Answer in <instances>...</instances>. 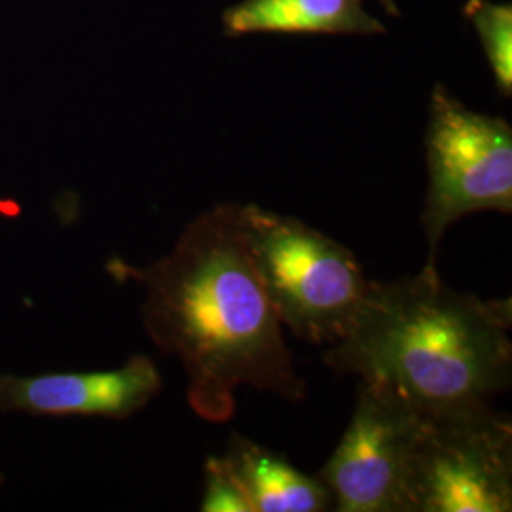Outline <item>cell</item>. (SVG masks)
Segmentation results:
<instances>
[{
  "mask_svg": "<svg viewBox=\"0 0 512 512\" xmlns=\"http://www.w3.org/2000/svg\"><path fill=\"white\" fill-rule=\"evenodd\" d=\"M162 389V376L145 355L103 372L0 374V410L42 418L124 420Z\"/></svg>",
  "mask_w": 512,
  "mask_h": 512,
  "instance_id": "obj_7",
  "label": "cell"
},
{
  "mask_svg": "<svg viewBox=\"0 0 512 512\" xmlns=\"http://www.w3.org/2000/svg\"><path fill=\"white\" fill-rule=\"evenodd\" d=\"M511 300L444 285L433 264L370 281L346 334L323 355L338 374L391 387L425 414L490 403L511 384Z\"/></svg>",
  "mask_w": 512,
  "mask_h": 512,
  "instance_id": "obj_2",
  "label": "cell"
},
{
  "mask_svg": "<svg viewBox=\"0 0 512 512\" xmlns=\"http://www.w3.org/2000/svg\"><path fill=\"white\" fill-rule=\"evenodd\" d=\"M380 4L384 6L385 10H387V14L389 16H393V18H397V16H401V10H399V6L395 4V0H380Z\"/></svg>",
  "mask_w": 512,
  "mask_h": 512,
  "instance_id": "obj_12",
  "label": "cell"
},
{
  "mask_svg": "<svg viewBox=\"0 0 512 512\" xmlns=\"http://www.w3.org/2000/svg\"><path fill=\"white\" fill-rule=\"evenodd\" d=\"M239 228L281 325L311 344H336L370 281L342 243L302 220L238 205Z\"/></svg>",
  "mask_w": 512,
  "mask_h": 512,
  "instance_id": "obj_3",
  "label": "cell"
},
{
  "mask_svg": "<svg viewBox=\"0 0 512 512\" xmlns=\"http://www.w3.org/2000/svg\"><path fill=\"white\" fill-rule=\"evenodd\" d=\"M0 484H2V473H0Z\"/></svg>",
  "mask_w": 512,
  "mask_h": 512,
  "instance_id": "obj_13",
  "label": "cell"
},
{
  "mask_svg": "<svg viewBox=\"0 0 512 512\" xmlns=\"http://www.w3.org/2000/svg\"><path fill=\"white\" fill-rule=\"evenodd\" d=\"M203 512H247L238 484L226 469L222 458H209L205 463Z\"/></svg>",
  "mask_w": 512,
  "mask_h": 512,
  "instance_id": "obj_11",
  "label": "cell"
},
{
  "mask_svg": "<svg viewBox=\"0 0 512 512\" xmlns=\"http://www.w3.org/2000/svg\"><path fill=\"white\" fill-rule=\"evenodd\" d=\"M425 412L397 391L361 382L348 429L317 478L340 512H406V486Z\"/></svg>",
  "mask_w": 512,
  "mask_h": 512,
  "instance_id": "obj_6",
  "label": "cell"
},
{
  "mask_svg": "<svg viewBox=\"0 0 512 512\" xmlns=\"http://www.w3.org/2000/svg\"><path fill=\"white\" fill-rule=\"evenodd\" d=\"M238 205L220 203L190 220L171 253L148 268L120 264V275L145 287L143 321L152 342L181 361L188 403L211 423L234 418L243 385L289 403L306 397L241 234Z\"/></svg>",
  "mask_w": 512,
  "mask_h": 512,
  "instance_id": "obj_1",
  "label": "cell"
},
{
  "mask_svg": "<svg viewBox=\"0 0 512 512\" xmlns=\"http://www.w3.org/2000/svg\"><path fill=\"white\" fill-rule=\"evenodd\" d=\"M465 18L473 23L495 86L503 97L512 95V6L492 0H467Z\"/></svg>",
  "mask_w": 512,
  "mask_h": 512,
  "instance_id": "obj_10",
  "label": "cell"
},
{
  "mask_svg": "<svg viewBox=\"0 0 512 512\" xmlns=\"http://www.w3.org/2000/svg\"><path fill=\"white\" fill-rule=\"evenodd\" d=\"M429 188L421 224L435 266L446 230L471 213H512V129L467 109L442 84L431 93L425 133Z\"/></svg>",
  "mask_w": 512,
  "mask_h": 512,
  "instance_id": "obj_5",
  "label": "cell"
},
{
  "mask_svg": "<svg viewBox=\"0 0 512 512\" xmlns=\"http://www.w3.org/2000/svg\"><path fill=\"white\" fill-rule=\"evenodd\" d=\"M511 418L490 403L425 414L406 486V512H509Z\"/></svg>",
  "mask_w": 512,
  "mask_h": 512,
  "instance_id": "obj_4",
  "label": "cell"
},
{
  "mask_svg": "<svg viewBox=\"0 0 512 512\" xmlns=\"http://www.w3.org/2000/svg\"><path fill=\"white\" fill-rule=\"evenodd\" d=\"M220 458L238 484L247 512H323L334 505L317 476L300 473L283 456L239 435Z\"/></svg>",
  "mask_w": 512,
  "mask_h": 512,
  "instance_id": "obj_9",
  "label": "cell"
},
{
  "mask_svg": "<svg viewBox=\"0 0 512 512\" xmlns=\"http://www.w3.org/2000/svg\"><path fill=\"white\" fill-rule=\"evenodd\" d=\"M222 27L228 37L385 33L361 0H241L224 10Z\"/></svg>",
  "mask_w": 512,
  "mask_h": 512,
  "instance_id": "obj_8",
  "label": "cell"
}]
</instances>
